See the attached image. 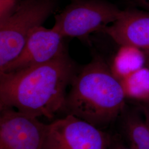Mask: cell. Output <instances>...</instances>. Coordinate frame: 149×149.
Listing matches in <instances>:
<instances>
[{"instance_id": "1", "label": "cell", "mask_w": 149, "mask_h": 149, "mask_svg": "<svg viewBox=\"0 0 149 149\" xmlns=\"http://www.w3.org/2000/svg\"><path fill=\"white\" fill-rule=\"evenodd\" d=\"M77 70L65 49L48 62L0 74V109L10 108L36 117L53 118L63 110Z\"/></svg>"}, {"instance_id": "2", "label": "cell", "mask_w": 149, "mask_h": 149, "mask_svg": "<svg viewBox=\"0 0 149 149\" xmlns=\"http://www.w3.org/2000/svg\"><path fill=\"white\" fill-rule=\"evenodd\" d=\"M126 98L120 80L104 59L96 56L75 74L63 112L103 130L118 119Z\"/></svg>"}, {"instance_id": "3", "label": "cell", "mask_w": 149, "mask_h": 149, "mask_svg": "<svg viewBox=\"0 0 149 149\" xmlns=\"http://www.w3.org/2000/svg\"><path fill=\"white\" fill-rule=\"evenodd\" d=\"M57 0H22L9 17L0 22V70L16 58L32 32L54 12Z\"/></svg>"}, {"instance_id": "4", "label": "cell", "mask_w": 149, "mask_h": 149, "mask_svg": "<svg viewBox=\"0 0 149 149\" xmlns=\"http://www.w3.org/2000/svg\"><path fill=\"white\" fill-rule=\"evenodd\" d=\"M123 10L104 0H74L55 16L53 27L64 38L85 37L120 17Z\"/></svg>"}, {"instance_id": "5", "label": "cell", "mask_w": 149, "mask_h": 149, "mask_svg": "<svg viewBox=\"0 0 149 149\" xmlns=\"http://www.w3.org/2000/svg\"><path fill=\"white\" fill-rule=\"evenodd\" d=\"M115 137L70 114L48 124L42 149H111Z\"/></svg>"}, {"instance_id": "6", "label": "cell", "mask_w": 149, "mask_h": 149, "mask_svg": "<svg viewBox=\"0 0 149 149\" xmlns=\"http://www.w3.org/2000/svg\"><path fill=\"white\" fill-rule=\"evenodd\" d=\"M48 124L14 108L0 109V149H42Z\"/></svg>"}, {"instance_id": "7", "label": "cell", "mask_w": 149, "mask_h": 149, "mask_svg": "<svg viewBox=\"0 0 149 149\" xmlns=\"http://www.w3.org/2000/svg\"><path fill=\"white\" fill-rule=\"evenodd\" d=\"M64 38L54 28H36L18 56L0 70V74L26 69L51 60L65 49Z\"/></svg>"}, {"instance_id": "8", "label": "cell", "mask_w": 149, "mask_h": 149, "mask_svg": "<svg viewBox=\"0 0 149 149\" xmlns=\"http://www.w3.org/2000/svg\"><path fill=\"white\" fill-rule=\"evenodd\" d=\"M120 45H132L149 50V11L123 10L117 21L102 29Z\"/></svg>"}, {"instance_id": "9", "label": "cell", "mask_w": 149, "mask_h": 149, "mask_svg": "<svg viewBox=\"0 0 149 149\" xmlns=\"http://www.w3.org/2000/svg\"><path fill=\"white\" fill-rule=\"evenodd\" d=\"M120 132L131 149H149V124L138 109L124 108L118 118Z\"/></svg>"}, {"instance_id": "10", "label": "cell", "mask_w": 149, "mask_h": 149, "mask_svg": "<svg viewBox=\"0 0 149 149\" xmlns=\"http://www.w3.org/2000/svg\"><path fill=\"white\" fill-rule=\"evenodd\" d=\"M110 65L112 72L121 80L146 66L144 50L132 45H120Z\"/></svg>"}, {"instance_id": "11", "label": "cell", "mask_w": 149, "mask_h": 149, "mask_svg": "<svg viewBox=\"0 0 149 149\" xmlns=\"http://www.w3.org/2000/svg\"><path fill=\"white\" fill-rule=\"evenodd\" d=\"M126 97L149 101V67L145 66L120 80Z\"/></svg>"}, {"instance_id": "12", "label": "cell", "mask_w": 149, "mask_h": 149, "mask_svg": "<svg viewBox=\"0 0 149 149\" xmlns=\"http://www.w3.org/2000/svg\"><path fill=\"white\" fill-rule=\"evenodd\" d=\"M22 0H0V22L3 21L15 11Z\"/></svg>"}, {"instance_id": "13", "label": "cell", "mask_w": 149, "mask_h": 149, "mask_svg": "<svg viewBox=\"0 0 149 149\" xmlns=\"http://www.w3.org/2000/svg\"><path fill=\"white\" fill-rule=\"evenodd\" d=\"M138 109L143 114L146 122L149 124V101L140 102Z\"/></svg>"}, {"instance_id": "14", "label": "cell", "mask_w": 149, "mask_h": 149, "mask_svg": "<svg viewBox=\"0 0 149 149\" xmlns=\"http://www.w3.org/2000/svg\"><path fill=\"white\" fill-rule=\"evenodd\" d=\"M111 149H131L117 137H115Z\"/></svg>"}, {"instance_id": "15", "label": "cell", "mask_w": 149, "mask_h": 149, "mask_svg": "<svg viewBox=\"0 0 149 149\" xmlns=\"http://www.w3.org/2000/svg\"><path fill=\"white\" fill-rule=\"evenodd\" d=\"M135 2L146 11H149V0H135Z\"/></svg>"}, {"instance_id": "16", "label": "cell", "mask_w": 149, "mask_h": 149, "mask_svg": "<svg viewBox=\"0 0 149 149\" xmlns=\"http://www.w3.org/2000/svg\"><path fill=\"white\" fill-rule=\"evenodd\" d=\"M146 55V66L149 67V50H144Z\"/></svg>"}]
</instances>
